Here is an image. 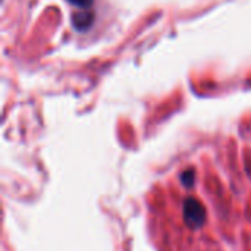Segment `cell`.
Here are the masks:
<instances>
[{
	"label": "cell",
	"mask_w": 251,
	"mask_h": 251,
	"mask_svg": "<svg viewBox=\"0 0 251 251\" xmlns=\"http://www.w3.org/2000/svg\"><path fill=\"white\" fill-rule=\"evenodd\" d=\"M91 21H93V16L88 15L87 12H82L81 15H75L74 16V25L78 29H87L91 25Z\"/></svg>",
	"instance_id": "2"
},
{
	"label": "cell",
	"mask_w": 251,
	"mask_h": 251,
	"mask_svg": "<svg viewBox=\"0 0 251 251\" xmlns=\"http://www.w3.org/2000/svg\"><path fill=\"white\" fill-rule=\"evenodd\" d=\"M179 181H181V184H182L185 188H191V187L194 185V182H196V172H194V169H187V171H184V172L181 174V176H179Z\"/></svg>",
	"instance_id": "3"
},
{
	"label": "cell",
	"mask_w": 251,
	"mask_h": 251,
	"mask_svg": "<svg viewBox=\"0 0 251 251\" xmlns=\"http://www.w3.org/2000/svg\"><path fill=\"white\" fill-rule=\"evenodd\" d=\"M68 1L78 6V7H82V9H87L93 4V0H68Z\"/></svg>",
	"instance_id": "4"
},
{
	"label": "cell",
	"mask_w": 251,
	"mask_h": 251,
	"mask_svg": "<svg viewBox=\"0 0 251 251\" xmlns=\"http://www.w3.org/2000/svg\"><path fill=\"white\" fill-rule=\"evenodd\" d=\"M182 216H184L185 225L190 229L196 231V229H200L204 226L206 219H207V212H206V207L203 206V203H200L194 197H188L184 200Z\"/></svg>",
	"instance_id": "1"
}]
</instances>
